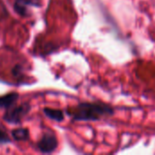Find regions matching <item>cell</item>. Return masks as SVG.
Wrapping results in <instances>:
<instances>
[{"label":"cell","instance_id":"1","mask_svg":"<svg viewBox=\"0 0 155 155\" xmlns=\"http://www.w3.org/2000/svg\"><path fill=\"white\" fill-rule=\"evenodd\" d=\"M114 114V109L108 104L102 103L79 104L69 115L74 121H99Z\"/></svg>","mask_w":155,"mask_h":155},{"label":"cell","instance_id":"2","mask_svg":"<svg viewBox=\"0 0 155 155\" xmlns=\"http://www.w3.org/2000/svg\"><path fill=\"white\" fill-rule=\"evenodd\" d=\"M31 110V105L28 103H24L17 106H12L7 109L5 114L3 115V119L5 122L10 124H19L22 120L28 114Z\"/></svg>","mask_w":155,"mask_h":155},{"label":"cell","instance_id":"3","mask_svg":"<svg viewBox=\"0 0 155 155\" xmlns=\"http://www.w3.org/2000/svg\"><path fill=\"white\" fill-rule=\"evenodd\" d=\"M58 146L57 138L54 134L53 133H45L43 134L42 138L36 143L37 149L45 154H49L54 153Z\"/></svg>","mask_w":155,"mask_h":155},{"label":"cell","instance_id":"4","mask_svg":"<svg viewBox=\"0 0 155 155\" xmlns=\"http://www.w3.org/2000/svg\"><path fill=\"white\" fill-rule=\"evenodd\" d=\"M41 5V0H15L13 7L20 16H27L30 7H40Z\"/></svg>","mask_w":155,"mask_h":155},{"label":"cell","instance_id":"5","mask_svg":"<svg viewBox=\"0 0 155 155\" xmlns=\"http://www.w3.org/2000/svg\"><path fill=\"white\" fill-rule=\"evenodd\" d=\"M19 98L17 93H10L0 97V109H9L15 104Z\"/></svg>","mask_w":155,"mask_h":155},{"label":"cell","instance_id":"6","mask_svg":"<svg viewBox=\"0 0 155 155\" xmlns=\"http://www.w3.org/2000/svg\"><path fill=\"white\" fill-rule=\"evenodd\" d=\"M43 112L45 114V116L48 117L51 120H54V121H56V122H62L64 119V113L61 110L45 107V108H44Z\"/></svg>","mask_w":155,"mask_h":155},{"label":"cell","instance_id":"7","mask_svg":"<svg viewBox=\"0 0 155 155\" xmlns=\"http://www.w3.org/2000/svg\"><path fill=\"white\" fill-rule=\"evenodd\" d=\"M15 141H27L29 138V131L26 128H16L11 132Z\"/></svg>","mask_w":155,"mask_h":155},{"label":"cell","instance_id":"8","mask_svg":"<svg viewBox=\"0 0 155 155\" xmlns=\"http://www.w3.org/2000/svg\"><path fill=\"white\" fill-rule=\"evenodd\" d=\"M12 74L15 78H21L24 75V66L20 64H17L12 69Z\"/></svg>","mask_w":155,"mask_h":155},{"label":"cell","instance_id":"9","mask_svg":"<svg viewBox=\"0 0 155 155\" xmlns=\"http://www.w3.org/2000/svg\"><path fill=\"white\" fill-rule=\"evenodd\" d=\"M11 143L10 138L8 137L7 134L0 127V143L5 144V143Z\"/></svg>","mask_w":155,"mask_h":155},{"label":"cell","instance_id":"10","mask_svg":"<svg viewBox=\"0 0 155 155\" xmlns=\"http://www.w3.org/2000/svg\"><path fill=\"white\" fill-rule=\"evenodd\" d=\"M3 5H3L2 2L0 1V6H3ZM0 11H1V12H4V13H5V14H7V11H4V10H0Z\"/></svg>","mask_w":155,"mask_h":155}]
</instances>
